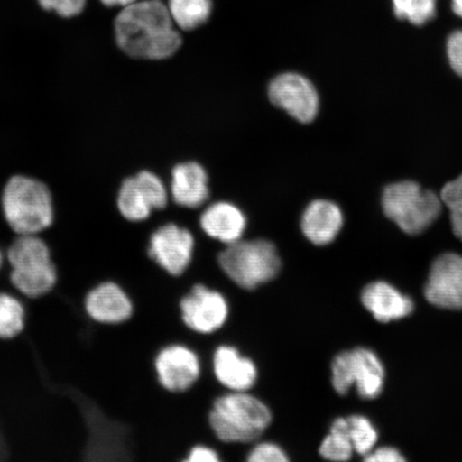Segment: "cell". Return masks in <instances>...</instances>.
<instances>
[{"mask_svg": "<svg viewBox=\"0 0 462 462\" xmlns=\"http://www.w3.org/2000/svg\"><path fill=\"white\" fill-rule=\"evenodd\" d=\"M167 201L169 196L161 179L143 171L125 180L119 189L117 208L125 221L141 223L146 221L153 210L164 209Z\"/></svg>", "mask_w": 462, "mask_h": 462, "instance_id": "cell-11", "label": "cell"}, {"mask_svg": "<svg viewBox=\"0 0 462 462\" xmlns=\"http://www.w3.org/2000/svg\"><path fill=\"white\" fill-rule=\"evenodd\" d=\"M362 303L380 322L402 319L412 313V300L385 282H374L363 289Z\"/></svg>", "mask_w": 462, "mask_h": 462, "instance_id": "cell-18", "label": "cell"}, {"mask_svg": "<svg viewBox=\"0 0 462 462\" xmlns=\"http://www.w3.org/2000/svg\"><path fill=\"white\" fill-rule=\"evenodd\" d=\"M87 318L97 326L120 327L135 315V302L124 285L103 280L87 291L82 301Z\"/></svg>", "mask_w": 462, "mask_h": 462, "instance_id": "cell-10", "label": "cell"}, {"mask_svg": "<svg viewBox=\"0 0 462 462\" xmlns=\"http://www.w3.org/2000/svg\"><path fill=\"white\" fill-rule=\"evenodd\" d=\"M2 210L14 236L43 235L53 227L55 210L48 187L26 176H15L5 184Z\"/></svg>", "mask_w": 462, "mask_h": 462, "instance_id": "cell-4", "label": "cell"}, {"mask_svg": "<svg viewBox=\"0 0 462 462\" xmlns=\"http://www.w3.org/2000/svg\"><path fill=\"white\" fill-rule=\"evenodd\" d=\"M210 366L213 378L225 391H254L258 384L257 362L234 344L217 345L211 354Z\"/></svg>", "mask_w": 462, "mask_h": 462, "instance_id": "cell-13", "label": "cell"}, {"mask_svg": "<svg viewBox=\"0 0 462 462\" xmlns=\"http://www.w3.org/2000/svg\"><path fill=\"white\" fill-rule=\"evenodd\" d=\"M222 454L206 443H196L188 449L182 462H221Z\"/></svg>", "mask_w": 462, "mask_h": 462, "instance_id": "cell-29", "label": "cell"}, {"mask_svg": "<svg viewBox=\"0 0 462 462\" xmlns=\"http://www.w3.org/2000/svg\"><path fill=\"white\" fill-rule=\"evenodd\" d=\"M404 459L397 449L393 448H381L372 450L365 456V461L369 462H402Z\"/></svg>", "mask_w": 462, "mask_h": 462, "instance_id": "cell-30", "label": "cell"}, {"mask_svg": "<svg viewBox=\"0 0 462 462\" xmlns=\"http://www.w3.org/2000/svg\"><path fill=\"white\" fill-rule=\"evenodd\" d=\"M216 263L229 284L245 293L273 284L284 269L279 247L264 238L241 239L225 245Z\"/></svg>", "mask_w": 462, "mask_h": 462, "instance_id": "cell-3", "label": "cell"}, {"mask_svg": "<svg viewBox=\"0 0 462 462\" xmlns=\"http://www.w3.org/2000/svg\"><path fill=\"white\" fill-rule=\"evenodd\" d=\"M162 0H137L115 20V37L126 55L162 60L176 54L182 38Z\"/></svg>", "mask_w": 462, "mask_h": 462, "instance_id": "cell-1", "label": "cell"}, {"mask_svg": "<svg viewBox=\"0 0 462 462\" xmlns=\"http://www.w3.org/2000/svg\"><path fill=\"white\" fill-rule=\"evenodd\" d=\"M381 205L385 217L403 233L411 236L429 229L440 217L443 208L440 195L421 188L412 180L398 181L386 186Z\"/></svg>", "mask_w": 462, "mask_h": 462, "instance_id": "cell-5", "label": "cell"}, {"mask_svg": "<svg viewBox=\"0 0 462 462\" xmlns=\"http://www.w3.org/2000/svg\"><path fill=\"white\" fill-rule=\"evenodd\" d=\"M392 4L397 19L414 26L425 25L437 14V0H392Z\"/></svg>", "mask_w": 462, "mask_h": 462, "instance_id": "cell-24", "label": "cell"}, {"mask_svg": "<svg viewBox=\"0 0 462 462\" xmlns=\"http://www.w3.org/2000/svg\"><path fill=\"white\" fill-rule=\"evenodd\" d=\"M443 206L449 212L454 234L462 241V173L454 180L446 183L440 192Z\"/></svg>", "mask_w": 462, "mask_h": 462, "instance_id": "cell-25", "label": "cell"}, {"mask_svg": "<svg viewBox=\"0 0 462 462\" xmlns=\"http://www.w3.org/2000/svg\"><path fill=\"white\" fill-rule=\"evenodd\" d=\"M342 421L355 452L362 456L371 453L378 441V432L371 420L362 415H351L342 418Z\"/></svg>", "mask_w": 462, "mask_h": 462, "instance_id": "cell-23", "label": "cell"}, {"mask_svg": "<svg viewBox=\"0 0 462 462\" xmlns=\"http://www.w3.org/2000/svg\"><path fill=\"white\" fill-rule=\"evenodd\" d=\"M355 449L343 426L342 418L333 420L328 435L318 447V454L322 459L334 462L348 461Z\"/></svg>", "mask_w": 462, "mask_h": 462, "instance_id": "cell-22", "label": "cell"}, {"mask_svg": "<svg viewBox=\"0 0 462 462\" xmlns=\"http://www.w3.org/2000/svg\"><path fill=\"white\" fill-rule=\"evenodd\" d=\"M385 372L374 352L356 348L339 352L331 363V383L340 396L356 385L364 400H374L383 392Z\"/></svg>", "mask_w": 462, "mask_h": 462, "instance_id": "cell-7", "label": "cell"}, {"mask_svg": "<svg viewBox=\"0 0 462 462\" xmlns=\"http://www.w3.org/2000/svg\"><path fill=\"white\" fill-rule=\"evenodd\" d=\"M171 194L177 205L195 209L209 198L204 167L195 162L179 164L171 173Z\"/></svg>", "mask_w": 462, "mask_h": 462, "instance_id": "cell-19", "label": "cell"}, {"mask_svg": "<svg viewBox=\"0 0 462 462\" xmlns=\"http://www.w3.org/2000/svg\"><path fill=\"white\" fill-rule=\"evenodd\" d=\"M246 462H289L291 460L287 449L273 439H260L247 448Z\"/></svg>", "mask_w": 462, "mask_h": 462, "instance_id": "cell-26", "label": "cell"}, {"mask_svg": "<svg viewBox=\"0 0 462 462\" xmlns=\"http://www.w3.org/2000/svg\"><path fill=\"white\" fill-rule=\"evenodd\" d=\"M195 251L193 234L177 224L167 223L150 235L146 256L162 273L177 280L192 267Z\"/></svg>", "mask_w": 462, "mask_h": 462, "instance_id": "cell-9", "label": "cell"}, {"mask_svg": "<svg viewBox=\"0 0 462 462\" xmlns=\"http://www.w3.org/2000/svg\"><path fill=\"white\" fill-rule=\"evenodd\" d=\"M38 3L44 10L70 19L79 15L85 9L87 0H38Z\"/></svg>", "mask_w": 462, "mask_h": 462, "instance_id": "cell-27", "label": "cell"}, {"mask_svg": "<svg viewBox=\"0 0 462 462\" xmlns=\"http://www.w3.org/2000/svg\"><path fill=\"white\" fill-rule=\"evenodd\" d=\"M199 225L210 239L225 246L244 239L247 218L240 208L219 201L207 208L199 218Z\"/></svg>", "mask_w": 462, "mask_h": 462, "instance_id": "cell-17", "label": "cell"}, {"mask_svg": "<svg viewBox=\"0 0 462 462\" xmlns=\"http://www.w3.org/2000/svg\"><path fill=\"white\" fill-rule=\"evenodd\" d=\"M447 55L452 70L462 78V29L449 34L447 40Z\"/></svg>", "mask_w": 462, "mask_h": 462, "instance_id": "cell-28", "label": "cell"}, {"mask_svg": "<svg viewBox=\"0 0 462 462\" xmlns=\"http://www.w3.org/2000/svg\"><path fill=\"white\" fill-rule=\"evenodd\" d=\"M178 310L182 326L200 337H215L226 327L231 315L226 293L204 282L189 286L179 299Z\"/></svg>", "mask_w": 462, "mask_h": 462, "instance_id": "cell-6", "label": "cell"}, {"mask_svg": "<svg viewBox=\"0 0 462 462\" xmlns=\"http://www.w3.org/2000/svg\"><path fill=\"white\" fill-rule=\"evenodd\" d=\"M137 0H101V3L106 7H121L125 8L128 5L136 3Z\"/></svg>", "mask_w": 462, "mask_h": 462, "instance_id": "cell-31", "label": "cell"}, {"mask_svg": "<svg viewBox=\"0 0 462 462\" xmlns=\"http://www.w3.org/2000/svg\"><path fill=\"white\" fill-rule=\"evenodd\" d=\"M5 279L8 287L26 301H36L55 291L60 282V271L55 260H51L20 268H5Z\"/></svg>", "mask_w": 462, "mask_h": 462, "instance_id": "cell-15", "label": "cell"}, {"mask_svg": "<svg viewBox=\"0 0 462 462\" xmlns=\"http://www.w3.org/2000/svg\"><path fill=\"white\" fill-rule=\"evenodd\" d=\"M152 367L159 388L172 395L187 394L204 375V361L199 351L181 342L161 346Z\"/></svg>", "mask_w": 462, "mask_h": 462, "instance_id": "cell-8", "label": "cell"}, {"mask_svg": "<svg viewBox=\"0 0 462 462\" xmlns=\"http://www.w3.org/2000/svg\"><path fill=\"white\" fill-rule=\"evenodd\" d=\"M453 13L462 19V0H452Z\"/></svg>", "mask_w": 462, "mask_h": 462, "instance_id": "cell-32", "label": "cell"}, {"mask_svg": "<svg viewBox=\"0 0 462 462\" xmlns=\"http://www.w3.org/2000/svg\"><path fill=\"white\" fill-rule=\"evenodd\" d=\"M270 404L255 392H229L213 398L207 425L215 440L227 447L250 448L273 425Z\"/></svg>", "mask_w": 462, "mask_h": 462, "instance_id": "cell-2", "label": "cell"}, {"mask_svg": "<svg viewBox=\"0 0 462 462\" xmlns=\"http://www.w3.org/2000/svg\"><path fill=\"white\" fill-rule=\"evenodd\" d=\"M167 7L175 25L184 32L206 24L212 13L211 0H169Z\"/></svg>", "mask_w": 462, "mask_h": 462, "instance_id": "cell-21", "label": "cell"}, {"mask_svg": "<svg viewBox=\"0 0 462 462\" xmlns=\"http://www.w3.org/2000/svg\"><path fill=\"white\" fill-rule=\"evenodd\" d=\"M28 306L11 288H0V342H13L26 330Z\"/></svg>", "mask_w": 462, "mask_h": 462, "instance_id": "cell-20", "label": "cell"}, {"mask_svg": "<svg viewBox=\"0 0 462 462\" xmlns=\"http://www.w3.org/2000/svg\"><path fill=\"white\" fill-rule=\"evenodd\" d=\"M424 292L427 301L438 308L462 310V256L447 253L438 257Z\"/></svg>", "mask_w": 462, "mask_h": 462, "instance_id": "cell-14", "label": "cell"}, {"mask_svg": "<svg viewBox=\"0 0 462 462\" xmlns=\"http://www.w3.org/2000/svg\"><path fill=\"white\" fill-rule=\"evenodd\" d=\"M344 226L342 209L333 201H311L303 212L300 227L305 239L315 246H327L337 238Z\"/></svg>", "mask_w": 462, "mask_h": 462, "instance_id": "cell-16", "label": "cell"}, {"mask_svg": "<svg viewBox=\"0 0 462 462\" xmlns=\"http://www.w3.org/2000/svg\"><path fill=\"white\" fill-rule=\"evenodd\" d=\"M269 99L301 124H310L319 112V96L310 80L298 73L277 75L269 85Z\"/></svg>", "mask_w": 462, "mask_h": 462, "instance_id": "cell-12", "label": "cell"}, {"mask_svg": "<svg viewBox=\"0 0 462 462\" xmlns=\"http://www.w3.org/2000/svg\"><path fill=\"white\" fill-rule=\"evenodd\" d=\"M5 248L0 246V276H2L5 271Z\"/></svg>", "mask_w": 462, "mask_h": 462, "instance_id": "cell-33", "label": "cell"}]
</instances>
